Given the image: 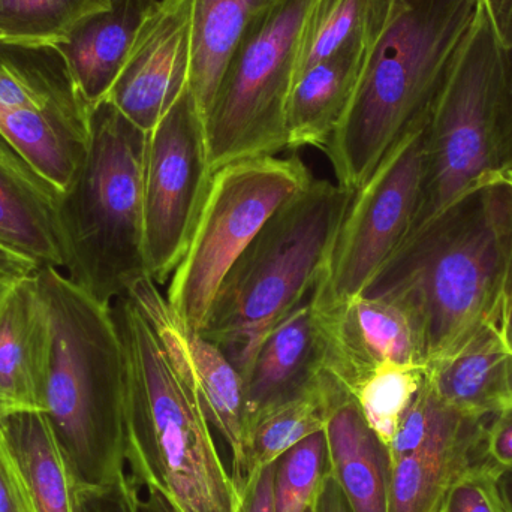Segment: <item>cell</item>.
I'll use <instances>...</instances> for the list:
<instances>
[{
    "label": "cell",
    "instance_id": "obj_8",
    "mask_svg": "<svg viewBox=\"0 0 512 512\" xmlns=\"http://www.w3.org/2000/svg\"><path fill=\"white\" fill-rule=\"evenodd\" d=\"M501 66V44L480 5L427 123L426 168L411 233L502 177L496 158Z\"/></svg>",
    "mask_w": 512,
    "mask_h": 512
},
{
    "label": "cell",
    "instance_id": "obj_15",
    "mask_svg": "<svg viewBox=\"0 0 512 512\" xmlns=\"http://www.w3.org/2000/svg\"><path fill=\"white\" fill-rule=\"evenodd\" d=\"M51 328L38 271L0 291V420L45 411Z\"/></svg>",
    "mask_w": 512,
    "mask_h": 512
},
{
    "label": "cell",
    "instance_id": "obj_16",
    "mask_svg": "<svg viewBox=\"0 0 512 512\" xmlns=\"http://www.w3.org/2000/svg\"><path fill=\"white\" fill-rule=\"evenodd\" d=\"M490 418H472L451 408L418 450L388 465V512H442L457 478L487 459Z\"/></svg>",
    "mask_w": 512,
    "mask_h": 512
},
{
    "label": "cell",
    "instance_id": "obj_5",
    "mask_svg": "<svg viewBox=\"0 0 512 512\" xmlns=\"http://www.w3.org/2000/svg\"><path fill=\"white\" fill-rule=\"evenodd\" d=\"M355 191L313 179L261 228L219 286L201 333L245 378L271 328L315 291Z\"/></svg>",
    "mask_w": 512,
    "mask_h": 512
},
{
    "label": "cell",
    "instance_id": "obj_36",
    "mask_svg": "<svg viewBox=\"0 0 512 512\" xmlns=\"http://www.w3.org/2000/svg\"><path fill=\"white\" fill-rule=\"evenodd\" d=\"M274 474L276 463L252 477L239 512H274Z\"/></svg>",
    "mask_w": 512,
    "mask_h": 512
},
{
    "label": "cell",
    "instance_id": "obj_26",
    "mask_svg": "<svg viewBox=\"0 0 512 512\" xmlns=\"http://www.w3.org/2000/svg\"><path fill=\"white\" fill-rule=\"evenodd\" d=\"M348 396L351 394L339 379L324 369L303 393L262 414L249 429V481L298 442L325 430L334 409Z\"/></svg>",
    "mask_w": 512,
    "mask_h": 512
},
{
    "label": "cell",
    "instance_id": "obj_13",
    "mask_svg": "<svg viewBox=\"0 0 512 512\" xmlns=\"http://www.w3.org/2000/svg\"><path fill=\"white\" fill-rule=\"evenodd\" d=\"M192 2L158 0L132 45L107 101L152 132L189 84Z\"/></svg>",
    "mask_w": 512,
    "mask_h": 512
},
{
    "label": "cell",
    "instance_id": "obj_39",
    "mask_svg": "<svg viewBox=\"0 0 512 512\" xmlns=\"http://www.w3.org/2000/svg\"><path fill=\"white\" fill-rule=\"evenodd\" d=\"M41 270L29 256L20 254L0 240V279L14 280Z\"/></svg>",
    "mask_w": 512,
    "mask_h": 512
},
{
    "label": "cell",
    "instance_id": "obj_2",
    "mask_svg": "<svg viewBox=\"0 0 512 512\" xmlns=\"http://www.w3.org/2000/svg\"><path fill=\"white\" fill-rule=\"evenodd\" d=\"M480 0H397L328 141L337 183L358 191L406 135L429 122Z\"/></svg>",
    "mask_w": 512,
    "mask_h": 512
},
{
    "label": "cell",
    "instance_id": "obj_25",
    "mask_svg": "<svg viewBox=\"0 0 512 512\" xmlns=\"http://www.w3.org/2000/svg\"><path fill=\"white\" fill-rule=\"evenodd\" d=\"M0 430L23 475L35 512H74L77 487L68 459L44 412L0 420Z\"/></svg>",
    "mask_w": 512,
    "mask_h": 512
},
{
    "label": "cell",
    "instance_id": "obj_6",
    "mask_svg": "<svg viewBox=\"0 0 512 512\" xmlns=\"http://www.w3.org/2000/svg\"><path fill=\"white\" fill-rule=\"evenodd\" d=\"M149 132L110 101L90 110L89 143L59 206L68 279L104 304L149 276L143 177Z\"/></svg>",
    "mask_w": 512,
    "mask_h": 512
},
{
    "label": "cell",
    "instance_id": "obj_45",
    "mask_svg": "<svg viewBox=\"0 0 512 512\" xmlns=\"http://www.w3.org/2000/svg\"><path fill=\"white\" fill-rule=\"evenodd\" d=\"M306 512H315V504H313L312 507L307 508Z\"/></svg>",
    "mask_w": 512,
    "mask_h": 512
},
{
    "label": "cell",
    "instance_id": "obj_42",
    "mask_svg": "<svg viewBox=\"0 0 512 512\" xmlns=\"http://www.w3.org/2000/svg\"><path fill=\"white\" fill-rule=\"evenodd\" d=\"M498 483L505 508L508 512H512V466L499 471Z\"/></svg>",
    "mask_w": 512,
    "mask_h": 512
},
{
    "label": "cell",
    "instance_id": "obj_7",
    "mask_svg": "<svg viewBox=\"0 0 512 512\" xmlns=\"http://www.w3.org/2000/svg\"><path fill=\"white\" fill-rule=\"evenodd\" d=\"M315 179L298 155L233 162L213 174L186 254L168 283V306L203 331L219 286L268 219Z\"/></svg>",
    "mask_w": 512,
    "mask_h": 512
},
{
    "label": "cell",
    "instance_id": "obj_35",
    "mask_svg": "<svg viewBox=\"0 0 512 512\" xmlns=\"http://www.w3.org/2000/svg\"><path fill=\"white\" fill-rule=\"evenodd\" d=\"M487 459L505 469L512 466V406L490 418L486 427Z\"/></svg>",
    "mask_w": 512,
    "mask_h": 512
},
{
    "label": "cell",
    "instance_id": "obj_22",
    "mask_svg": "<svg viewBox=\"0 0 512 512\" xmlns=\"http://www.w3.org/2000/svg\"><path fill=\"white\" fill-rule=\"evenodd\" d=\"M369 53L339 54L295 78L286 110L288 150H324L339 126Z\"/></svg>",
    "mask_w": 512,
    "mask_h": 512
},
{
    "label": "cell",
    "instance_id": "obj_29",
    "mask_svg": "<svg viewBox=\"0 0 512 512\" xmlns=\"http://www.w3.org/2000/svg\"><path fill=\"white\" fill-rule=\"evenodd\" d=\"M111 0H0V33L17 44L57 45Z\"/></svg>",
    "mask_w": 512,
    "mask_h": 512
},
{
    "label": "cell",
    "instance_id": "obj_1",
    "mask_svg": "<svg viewBox=\"0 0 512 512\" xmlns=\"http://www.w3.org/2000/svg\"><path fill=\"white\" fill-rule=\"evenodd\" d=\"M512 239V185L502 176L406 237L363 294L405 310L426 367L499 321Z\"/></svg>",
    "mask_w": 512,
    "mask_h": 512
},
{
    "label": "cell",
    "instance_id": "obj_32",
    "mask_svg": "<svg viewBox=\"0 0 512 512\" xmlns=\"http://www.w3.org/2000/svg\"><path fill=\"white\" fill-rule=\"evenodd\" d=\"M141 487L123 471L108 483L77 484L74 512H140Z\"/></svg>",
    "mask_w": 512,
    "mask_h": 512
},
{
    "label": "cell",
    "instance_id": "obj_21",
    "mask_svg": "<svg viewBox=\"0 0 512 512\" xmlns=\"http://www.w3.org/2000/svg\"><path fill=\"white\" fill-rule=\"evenodd\" d=\"M276 0H194L189 87L206 120L234 56Z\"/></svg>",
    "mask_w": 512,
    "mask_h": 512
},
{
    "label": "cell",
    "instance_id": "obj_3",
    "mask_svg": "<svg viewBox=\"0 0 512 512\" xmlns=\"http://www.w3.org/2000/svg\"><path fill=\"white\" fill-rule=\"evenodd\" d=\"M111 309L125 354L123 456L129 474L180 512H239L245 495L219 454L197 390L177 372L128 295Z\"/></svg>",
    "mask_w": 512,
    "mask_h": 512
},
{
    "label": "cell",
    "instance_id": "obj_10",
    "mask_svg": "<svg viewBox=\"0 0 512 512\" xmlns=\"http://www.w3.org/2000/svg\"><path fill=\"white\" fill-rule=\"evenodd\" d=\"M427 123L397 143L355 191L312 294L319 312H333L363 294L411 233L426 168Z\"/></svg>",
    "mask_w": 512,
    "mask_h": 512
},
{
    "label": "cell",
    "instance_id": "obj_34",
    "mask_svg": "<svg viewBox=\"0 0 512 512\" xmlns=\"http://www.w3.org/2000/svg\"><path fill=\"white\" fill-rule=\"evenodd\" d=\"M0 512H35L17 460L0 430Z\"/></svg>",
    "mask_w": 512,
    "mask_h": 512
},
{
    "label": "cell",
    "instance_id": "obj_44",
    "mask_svg": "<svg viewBox=\"0 0 512 512\" xmlns=\"http://www.w3.org/2000/svg\"><path fill=\"white\" fill-rule=\"evenodd\" d=\"M0 42H11V41H8V39H6L5 36H3L2 33H0Z\"/></svg>",
    "mask_w": 512,
    "mask_h": 512
},
{
    "label": "cell",
    "instance_id": "obj_38",
    "mask_svg": "<svg viewBox=\"0 0 512 512\" xmlns=\"http://www.w3.org/2000/svg\"><path fill=\"white\" fill-rule=\"evenodd\" d=\"M315 512H354L328 466L316 496Z\"/></svg>",
    "mask_w": 512,
    "mask_h": 512
},
{
    "label": "cell",
    "instance_id": "obj_12",
    "mask_svg": "<svg viewBox=\"0 0 512 512\" xmlns=\"http://www.w3.org/2000/svg\"><path fill=\"white\" fill-rule=\"evenodd\" d=\"M126 295L155 331L177 372L197 390L207 420L230 450L231 474L245 495L251 460L242 375L221 346L177 319L152 277L137 280Z\"/></svg>",
    "mask_w": 512,
    "mask_h": 512
},
{
    "label": "cell",
    "instance_id": "obj_27",
    "mask_svg": "<svg viewBox=\"0 0 512 512\" xmlns=\"http://www.w3.org/2000/svg\"><path fill=\"white\" fill-rule=\"evenodd\" d=\"M397 0H318L304 30L297 74L343 53H370Z\"/></svg>",
    "mask_w": 512,
    "mask_h": 512
},
{
    "label": "cell",
    "instance_id": "obj_28",
    "mask_svg": "<svg viewBox=\"0 0 512 512\" xmlns=\"http://www.w3.org/2000/svg\"><path fill=\"white\" fill-rule=\"evenodd\" d=\"M426 378V367L382 364L355 385L351 396L357 402L367 426L390 448L403 415L411 406Z\"/></svg>",
    "mask_w": 512,
    "mask_h": 512
},
{
    "label": "cell",
    "instance_id": "obj_30",
    "mask_svg": "<svg viewBox=\"0 0 512 512\" xmlns=\"http://www.w3.org/2000/svg\"><path fill=\"white\" fill-rule=\"evenodd\" d=\"M328 466L325 430L298 442L276 462L274 512H306Z\"/></svg>",
    "mask_w": 512,
    "mask_h": 512
},
{
    "label": "cell",
    "instance_id": "obj_11",
    "mask_svg": "<svg viewBox=\"0 0 512 512\" xmlns=\"http://www.w3.org/2000/svg\"><path fill=\"white\" fill-rule=\"evenodd\" d=\"M213 174L206 120L188 84L149 132L144 158V246L158 285L171 279L186 254Z\"/></svg>",
    "mask_w": 512,
    "mask_h": 512
},
{
    "label": "cell",
    "instance_id": "obj_17",
    "mask_svg": "<svg viewBox=\"0 0 512 512\" xmlns=\"http://www.w3.org/2000/svg\"><path fill=\"white\" fill-rule=\"evenodd\" d=\"M325 358L324 325L310 295L268 331L243 378L248 436L262 414L303 393L319 378Z\"/></svg>",
    "mask_w": 512,
    "mask_h": 512
},
{
    "label": "cell",
    "instance_id": "obj_31",
    "mask_svg": "<svg viewBox=\"0 0 512 512\" xmlns=\"http://www.w3.org/2000/svg\"><path fill=\"white\" fill-rule=\"evenodd\" d=\"M499 471L490 460L471 466L451 487L442 512H508L499 490Z\"/></svg>",
    "mask_w": 512,
    "mask_h": 512
},
{
    "label": "cell",
    "instance_id": "obj_24",
    "mask_svg": "<svg viewBox=\"0 0 512 512\" xmlns=\"http://www.w3.org/2000/svg\"><path fill=\"white\" fill-rule=\"evenodd\" d=\"M20 110L89 116L56 45L0 42V117Z\"/></svg>",
    "mask_w": 512,
    "mask_h": 512
},
{
    "label": "cell",
    "instance_id": "obj_9",
    "mask_svg": "<svg viewBox=\"0 0 512 512\" xmlns=\"http://www.w3.org/2000/svg\"><path fill=\"white\" fill-rule=\"evenodd\" d=\"M318 0H276L228 66L206 116L213 173L288 150L286 110Z\"/></svg>",
    "mask_w": 512,
    "mask_h": 512
},
{
    "label": "cell",
    "instance_id": "obj_4",
    "mask_svg": "<svg viewBox=\"0 0 512 512\" xmlns=\"http://www.w3.org/2000/svg\"><path fill=\"white\" fill-rule=\"evenodd\" d=\"M50 316L45 411L78 484L125 471V354L111 304L87 294L59 268L38 270Z\"/></svg>",
    "mask_w": 512,
    "mask_h": 512
},
{
    "label": "cell",
    "instance_id": "obj_37",
    "mask_svg": "<svg viewBox=\"0 0 512 512\" xmlns=\"http://www.w3.org/2000/svg\"><path fill=\"white\" fill-rule=\"evenodd\" d=\"M502 48L512 45V0H480Z\"/></svg>",
    "mask_w": 512,
    "mask_h": 512
},
{
    "label": "cell",
    "instance_id": "obj_43",
    "mask_svg": "<svg viewBox=\"0 0 512 512\" xmlns=\"http://www.w3.org/2000/svg\"><path fill=\"white\" fill-rule=\"evenodd\" d=\"M11 282V280H3L0 279V291H2L3 288H5L6 283Z\"/></svg>",
    "mask_w": 512,
    "mask_h": 512
},
{
    "label": "cell",
    "instance_id": "obj_41",
    "mask_svg": "<svg viewBox=\"0 0 512 512\" xmlns=\"http://www.w3.org/2000/svg\"><path fill=\"white\" fill-rule=\"evenodd\" d=\"M147 492V498H141L140 512H180L179 508L158 490L147 489Z\"/></svg>",
    "mask_w": 512,
    "mask_h": 512
},
{
    "label": "cell",
    "instance_id": "obj_23",
    "mask_svg": "<svg viewBox=\"0 0 512 512\" xmlns=\"http://www.w3.org/2000/svg\"><path fill=\"white\" fill-rule=\"evenodd\" d=\"M328 469L354 512H388V456L367 426L354 397L331 414L327 426Z\"/></svg>",
    "mask_w": 512,
    "mask_h": 512
},
{
    "label": "cell",
    "instance_id": "obj_19",
    "mask_svg": "<svg viewBox=\"0 0 512 512\" xmlns=\"http://www.w3.org/2000/svg\"><path fill=\"white\" fill-rule=\"evenodd\" d=\"M427 381L460 414L492 418L512 406V348L499 321L487 322L426 367Z\"/></svg>",
    "mask_w": 512,
    "mask_h": 512
},
{
    "label": "cell",
    "instance_id": "obj_33",
    "mask_svg": "<svg viewBox=\"0 0 512 512\" xmlns=\"http://www.w3.org/2000/svg\"><path fill=\"white\" fill-rule=\"evenodd\" d=\"M496 158L502 176L512 174V45L502 48L501 86L496 113Z\"/></svg>",
    "mask_w": 512,
    "mask_h": 512
},
{
    "label": "cell",
    "instance_id": "obj_14",
    "mask_svg": "<svg viewBox=\"0 0 512 512\" xmlns=\"http://www.w3.org/2000/svg\"><path fill=\"white\" fill-rule=\"evenodd\" d=\"M319 315L327 342L325 370L349 394L382 364L426 367L411 318L391 301L358 295L345 306Z\"/></svg>",
    "mask_w": 512,
    "mask_h": 512
},
{
    "label": "cell",
    "instance_id": "obj_20",
    "mask_svg": "<svg viewBox=\"0 0 512 512\" xmlns=\"http://www.w3.org/2000/svg\"><path fill=\"white\" fill-rule=\"evenodd\" d=\"M158 0H111L56 45L89 110L108 98L144 21Z\"/></svg>",
    "mask_w": 512,
    "mask_h": 512
},
{
    "label": "cell",
    "instance_id": "obj_40",
    "mask_svg": "<svg viewBox=\"0 0 512 512\" xmlns=\"http://www.w3.org/2000/svg\"><path fill=\"white\" fill-rule=\"evenodd\" d=\"M510 179L512 185V174L505 176ZM499 327L504 333L505 339L512 348V239L510 258H508L507 276H505L504 297H502L501 315H499Z\"/></svg>",
    "mask_w": 512,
    "mask_h": 512
},
{
    "label": "cell",
    "instance_id": "obj_18",
    "mask_svg": "<svg viewBox=\"0 0 512 512\" xmlns=\"http://www.w3.org/2000/svg\"><path fill=\"white\" fill-rule=\"evenodd\" d=\"M62 192L0 135V240L41 268H63Z\"/></svg>",
    "mask_w": 512,
    "mask_h": 512
}]
</instances>
